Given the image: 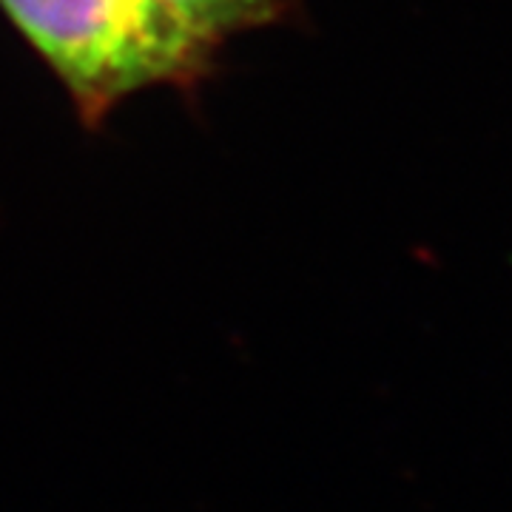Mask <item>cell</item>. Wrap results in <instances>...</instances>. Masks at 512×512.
<instances>
[{
	"label": "cell",
	"mask_w": 512,
	"mask_h": 512,
	"mask_svg": "<svg viewBox=\"0 0 512 512\" xmlns=\"http://www.w3.org/2000/svg\"><path fill=\"white\" fill-rule=\"evenodd\" d=\"M89 111L185 74L205 52L151 0H0Z\"/></svg>",
	"instance_id": "1"
},
{
	"label": "cell",
	"mask_w": 512,
	"mask_h": 512,
	"mask_svg": "<svg viewBox=\"0 0 512 512\" xmlns=\"http://www.w3.org/2000/svg\"><path fill=\"white\" fill-rule=\"evenodd\" d=\"M200 52L268 15L271 0H151Z\"/></svg>",
	"instance_id": "2"
}]
</instances>
